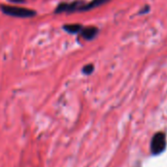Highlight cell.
Wrapping results in <instances>:
<instances>
[{"instance_id": "obj_3", "label": "cell", "mask_w": 167, "mask_h": 167, "mask_svg": "<svg viewBox=\"0 0 167 167\" xmlns=\"http://www.w3.org/2000/svg\"><path fill=\"white\" fill-rule=\"evenodd\" d=\"M81 34L86 40H92L93 38L96 37V35L98 34V28L95 27H88L82 28Z\"/></svg>"}, {"instance_id": "obj_7", "label": "cell", "mask_w": 167, "mask_h": 167, "mask_svg": "<svg viewBox=\"0 0 167 167\" xmlns=\"http://www.w3.org/2000/svg\"><path fill=\"white\" fill-rule=\"evenodd\" d=\"M11 1H17V2H22L24 0H11Z\"/></svg>"}, {"instance_id": "obj_5", "label": "cell", "mask_w": 167, "mask_h": 167, "mask_svg": "<svg viewBox=\"0 0 167 167\" xmlns=\"http://www.w3.org/2000/svg\"><path fill=\"white\" fill-rule=\"evenodd\" d=\"M82 25L79 24H74V25H64V30L69 33H81L82 30Z\"/></svg>"}, {"instance_id": "obj_1", "label": "cell", "mask_w": 167, "mask_h": 167, "mask_svg": "<svg viewBox=\"0 0 167 167\" xmlns=\"http://www.w3.org/2000/svg\"><path fill=\"white\" fill-rule=\"evenodd\" d=\"M0 9H1L4 14L17 18H31L36 15V12L33 10L18 7V6L0 5Z\"/></svg>"}, {"instance_id": "obj_6", "label": "cell", "mask_w": 167, "mask_h": 167, "mask_svg": "<svg viewBox=\"0 0 167 167\" xmlns=\"http://www.w3.org/2000/svg\"><path fill=\"white\" fill-rule=\"evenodd\" d=\"M93 70H94V66L93 65H87L85 66L84 67H83L82 72L84 74H91V73L93 72Z\"/></svg>"}, {"instance_id": "obj_2", "label": "cell", "mask_w": 167, "mask_h": 167, "mask_svg": "<svg viewBox=\"0 0 167 167\" xmlns=\"http://www.w3.org/2000/svg\"><path fill=\"white\" fill-rule=\"evenodd\" d=\"M85 2L81 0H76V1L70 2V3H62L56 8L55 13L60 14V13H72V12H80L81 8L84 6Z\"/></svg>"}, {"instance_id": "obj_4", "label": "cell", "mask_w": 167, "mask_h": 167, "mask_svg": "<svg viewBox=\"0 0 167 167\" xmlns=\"http://www.w3.org/2000/svg\"><path fill=\"white\" fill-rule=\"evenodd\" d=\"M110 0H92L91 2L89 3H85L84 6L81 8L80 12H84V11H89L91 9H94V8H97L99 6L101 5H104L105 3L108 2Z\"/></svg>"}]
</instances>
